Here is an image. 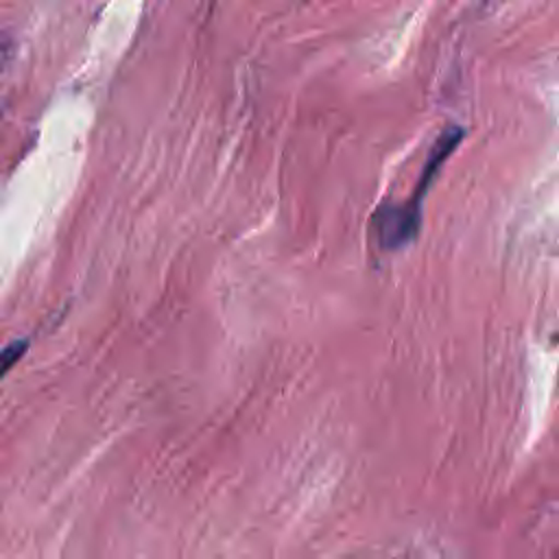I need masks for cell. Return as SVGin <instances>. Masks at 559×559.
<instances>
[{
    "mask_svg": "<svg viewBox=\"0 0 559 559\" xmlns=\"http://www.w3.org/2000/svg\"><path fill=\"white\" fill-rule=\"evenodd\" d=\"M26 347H28V341L26 338H17V341H13V343H9V345H4L0 349V378L24 356Z\"/></svg>",
    "mask_w": 559,
    "mask_h": 559,
    "instance_id": "obj_1",
    "label": "cell"
}]
</instances>
